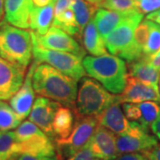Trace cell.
I'll return each mask as SVG.
<instances>
[{"instance_id": "2", "label": "cell", "mask_w": 160, "mask_h": 160, "mask_svg": "<svg viewBox=\"0 0 160 160\" xmlns=\"http://www.w3.org/2000/svg\"><path fill=\"white\" fill-rule=\"evenodd\" d=\"M86 74L97 80L112 93L124 91L127 78L126 62L114 54L105 53L100 56H86L83 60Z\"/></svg>"}, {"instance_id": "27", "label": "cell", "mask_w": 160, "mask_h": 160, "mask_svg": "<svg viewBox=\"0 0 160 160\" xmlns=\"http://www.w3.org/2000/svg\"><path fill=\"white\" fill-rule=\"evenodd\" d=\"M141 111V118L139 123L145 128H149L160 114V105L158 102L147 101L137 103Z\"/></svg>"}, {"instance_id": "26", "label": "cell", "mask_w": 160, "mask_h": 160, "mask_svg": "<svg viewBox=\"0 0 160 160\" xmlns=\"http://www.w3.org/2000/svg\"><path fill=\"white\" fill-rule=\"evenodd\" d=\"M16 157L14 132L0 131V160H11Z\"/></svg>"}, {"instance_id": "37", "label": "cell", "mask_w": 160, "mask_h": 160, "mask_svg": "<svg viewBox=\"0 0 160 160\" xmlns=\"http://www.w3.org/2000/svg\"><path fill=\"white\" fill-rule=\"evenodd\" d=\"M150 128L153 132V133L157 136V138L160 140V114L158 117V118L152 123V125L150 126Z\"/></svg>"}, {"instance_id": "41", "label": "cell", "mask_w": 160, "mask_h": 160, "mask_svg": "<svg viewBox=\"0 0 160 160\" xmlns=\"http://www.w3.org/2000/svg\"><path fill=\"white\" fill-rule=\"evenodd\" d=\"M158 88H159V92H160V83H159V87H158Z\"/></svg>"}, {"instance_id": "7", "label": "cell", "mask_w": 160, "mask_h": 160, "mask_svg": "<svg viewBox=\"0 0 160 160\" xmlns=\"http://www.w3.org/2000/svg\"><path fill=\"white\" fill-rule=\"evenodd\" d=\"M99 125L97 117L77 116L75 126L69 136L65 139H56L55 142L61 157H71L89 142Z\"/></svg>"}, {"instance_id": "5", "label": "cell", "mask_w": 160, "mask_h": 160, "mask_svg": "<svg viewBox=\"0 0 160 160\" xmlns=\"http://www.w3.org/2000/svg\"><path fill=\"white\" fill-rule=\"evenodd\" d=\"M18 155L55 156V147L51 138L30 120L24 121L14 131Z\"/></svg>"}, {"instance_id": "8", "label": "cell", "mask_w": 160, "mask_h": 160, "mask_svg": "<svg viewBox=\"0 0 160 160\" xmlns=\"http://www.w3.org/2000/svg\"><path fill=\"white\" fill-rule=\"evenodd\" d=\"M143 19V13L139 10L129 12L121 22L105 38L108 51L121 57L131 46L134 31Z\"/></svg>"}, {"instance_id": "21", "label": "cell", "mask_w": 160, "mask_h": 160, "mask_svg": "<svg viewBox=\"0 0 160 160\" xmlns=\"http://www.w3.org/2000/svg\"><path fill=\"white\" fill-rule=\"evenodd\" d=\"M127 12L111 11L104 8H99L94 16V23L96 25L98 31L105 39L106 37L121 22V21L126 17Z\"/></svg>"}, {"instance_id": "14", "label": "cell", "mask_w": 160, "mask_h": 160, "mask_svg": "<svg viewBox=\"0 0 160 160\" xmlns=\"http://www.w3.org/2000/svg\"><path fill=\"white\" fill-rule=\"evenodd\" d=\"M62 104L49 98L40 96L33 103L29 118L45 132L50 138L54 136L52 131V121L55 112Z\"/></svg>"}, {"instance_id": "34", "label": "cell", "mask_w": 160, "mask_h": 160, "mask_svg": "<svg viewBox=\"0 0 160 160\" xmlns=\"http://www.w3.org/2000/svg\"><path fill=\"white\" fill-rule=\"evenodd\" d=\"M116 160H149L147 154H141L138 152L134 153H125L118 156Z\"/></svg>"}, {"instance_id": "20", "label": "cell", "mask_w": 160, "mask_h": 160, "mask_svg": "<svg viewBox=\"0 0 160 160\" xmlns=\"http://www.w3.org/2000/svg\"><path fill=\"white\" fill-rule=\"evenodd\" d=\"M83 45L87 52L93 56H100L107 53L105 40L98 31L93 19L90 20L82 34Z\"/></svg>"}, {"instance_id": "44", "label": "cell", "mask_w": 160, "mask_h": 160, "mask_svg": "<svg viewBox=\"0 0 160 160\" xmlns=\"http://www.w3.org/2000/svg\"><path fill=\"white\" fill-rule=\"evenodd\" d=\"M11 160H14V158H12V159H11Z\"/></svg>"}, {"instance_id": "25", "label": "cell", "mask_w": 160, "mask_h": 160, "mask_svg": "<svg viewBox=\"0 0 160 160\" xmlns=\"http://www.w3.org/2000/svg\"><path fill=\"white\" fill-rule=\"evenodd\" d=\"M22 119L9 104L0 100V131H10L17 128Z\"/></svg>"}, {"instance_id": "6", "label": "cell", "mask_w": 160, "mask_h": 160, "mask_svg": "<svg viewBox=\"0 0 160 160\" xmlns=\"http://www.w3.org/2000/svg\"><path fill=\"white\" fill-rule=\"evenodd\" d=\"M33 57L39 63H47L61 72L78 81L86 75L84 68V57L68 52L51 50L33 44Z\"/></svg>"}, {"instance_id": "23", "label": "cell", "mask_w": 160, "mask_h": 160, "mask_svg": "<svg viewBox=\"0 0 160 160\" xmlns=\"http://www.w3.org/2000/svg\"><path fill=\"white\" fill-rule=\"evenodd\" d=\"M53 2L43 7L34 6L30 17V29L39 35H45L48 31L53 20Z\"/></svg>"}, {"instance_id": "13", "label": "cell", "mask_w": 160, "mask_h": 160, "mask_svg": "<svg viewBox=\"0 0 160 160\" xmlns=\"http://www.w3.org/2000/svg\"><path fill=\"white\" fill-rule=\"evenodd\" d=\"M147 101L160 102L159 89L127 75L126 87L121 94L118 95V102L119 103H140Z\"/></svg>"}, {"instance_id": "17", "label": "cell", "mask_w": 160, "mask_h": 160, "mask_svg": "<svg viewBox=\"0 0 160 160\" xmlns=\"http://www.w3.org/2000/svg\"><path fill=\"white\" fill-rule=\"evenodd\" d=\"M99 125L113 132L115 134L126 133L130 128V121L120 108V103L115 102L97 116Z\"/></svg>"}, {"instance_id": "36", "label": "cell", "mask_w": 160, "mask_h": 160, "mask_svg": "<svg viewBox=\"0 0 160 160\" xmlns=\"http://www.w3.org/2000/svg\"><path fill=\"white\" fill-rule=\"evenodd\" d=\"M149 160H160V145L156 146L155 148L147 152Z\"/></svg>"}, {"instance_id": "3", "label": "cell", "mask_w": 160, "mask_h": 160, "mask_svg": "<svg viewBox=\"0 0 160 160\" xmlns=\"http://www.w3.org/2000/svg\"><path fill=\"white\" fill-rule=\"evenodd\" d=\"M31 32L12 26L6 21L0 23V56L27 69L32 59Z\"/></svg>"}, {"instance_id": "22", "label": "cell", "mask_w": 160, "mask_h": 160, "mask_svg": "<svg viewBox=\"0 0 160 160\" xmlns=\"http://www.w3.org/2000/svg\"><path fill=\"white\" fill-rule=\"evenodd\" d=\"M74 116L71 108L60 106L55 112L52 121V131L56 139H65L69 136L73 129Z\"/></svg>"}, {"instance_id": "32", "label": "cell", "mask_w": 160, "mask_h": 160, "mask_svg": "<svg viewBox=\"0 0 160 160\" xmlns=\"http://www.w3.org/2000/svg\"><path fill=\"white\" fill-rule=\"evenodd\" d=\"M69 160H93V156L92 154L88 142L77 153L69 157Z\"/></svg>"}, {"instance_id": "19", "label": "cell", "mask_w": 160, "mask_h": 160, "mask_svg": "<svg viewBox=\"0 0 160 160\" xmlns=\"http://www.w3.org/2000/svg\"><path fill=\"white\" fill-rule=\"evenodd\" d=\"M128 74L147 85L159 89L160 70L154 68L144 58L130 62Z\"/></svg>"}, {"instance_id": "42", "label": "cell", "mask_w": 160, "mask_h": 160, "mask_svg": "<svg viewBox=\"0 0 160 160\" xmlns=\"http://www.w3.org/2000/svg\"><path fill=\"white\" fill-rule=\"evenodd\" d=\"M93 160H101V159H99V158H96V159H93Z\"/></svg>"}, {"instance_id": "24", "label": "cell", "mask_w": 160, "mask_h": 160, "mask_svg": "<svg viewBox=\"0 0 160 160\" xmlns=\"http://www.w3.org/2000/svg\"><path fill=\"white\" fill-rule=\"evenodd\" d=\"M70 8L74 12L76 21L82 35L87 23L92 19L94 12H97L99 7L97 5L92 4L87 0H70Z\"/></svg>"}, {"instance_id": "11", "label": "cell", "mask_w": 160, "mask_h": 160, "mask_svg": "<svg viewBox=\"0 0 160 160\" xmlns=\"http://www.w3.org/2000/svg\"><path fill=\"white\" fill-rule=\"evenodd\" d=\"M26 68L0 56V100H10L22 86Z\"/></svg>"}, {"instance_id": "10", "label": "cell", "mask_w": 160, "mask_h": 160, "mask_svg": "<svg viewBox=\"0 0 160 160\" xmlns=\"http://www.w3.org/2000/svg\"><path fill=\"white\" fill-rule=\"evenodd\" d=\"M30 32L33 44L39 45L46 49L68 52L84 58L86 56L85 50L80 46L74 38L59 27L52 25L45 35L38 34L35 31Z\"/></svg>"}, {"instance_id": "1", "label": "cell", "mask_w": 160, "mask_h": 160, "mask_svg": "<svg viewBox=\"0 0 160 160\" xmlns=\"http://www.w3.org/2000/svg\"><path fill=\"white\" fill-rule=\"evenodd\" d=\"M35 92L75 109L77 98V80L64 74L47 63H39L33 73Z\"/></svg>"}, {"instance_id": "12", "label": "cell", "mask_w": 160, "mask_h": 160, "mask_svg": "<svg viewBox=\"0 0 160 160\" xmlns=\"http://www.w3.org/2000/svg\"><path fill=\"white\" fill-rule=\"evenodd\" d=\"M89 147L93 158L101 160H116L118 157L117 148V136L113 132L99 126L90 138Z\"/></svg>"}, {"instance_id": "31", "label": "cell", "mask_w": 160, "mask_h": 160, "mask_svg": "<svg viewBox=\"0 0 160 160\" xmlns=\"http://www.w3.org/2000/svg\"><path fill=\"white\" fill-rule=\"evenodd\" d=\"M137 4L139 10L143 14L160 9V0H139Z\"/></svg>"}, {"instance_id": "39", "label": "cell", "mask_w": 160, "mask_h": 160, "mask_svg": "<svg viewBox=\"0 0 160 160\" xmlns=\"http://www.w3.org/2000/svg\"><path fill=\"white\" fill-rule=\"evenodd\" d=\"M5 18V0H0V23Z\"/></svg>"}, {"instance_id": "38", "label": "cell", "mask_w": 160, "mask_h": 160, "mask_svg": "<svg viewBox=\"0 0 160 160\" xmlns=\"http://www.w3.org/2000/svg\"><path fill=\"white\" fill-rule=\"evenodd\" d=\"M146 19L150 20L152 22H155L156 23H158V25H160V9L152 12L150 13H148V15L146 16Z\"/></svg>"}, {"instance_id": "35", "label": "cell", "mask_w": 160, "mask_h": 160, "mask_svg": "<svg viewBox=\"0 0 160 160\" xmlns=\"http://www.w3.org/2000/svg\"><path fill=\"white\" fill-rule=\"evenodd\" d=\"M144 59H145V58H144ZM146 60H147L154 68L160 70V48L159 50L156 53H154L152 56L147 58Z\"/></svg>"}, {"instance_id": "43", "label": "cell", "mask_w": 160, "mask_h": 160, "mask_svg": "<svg viewBox=\"0 0 160 160\" xmlns=\"http://www.w3.org/2000/svg\"><path fill=\"white\" fill-rule=\"evenodd\" d=\"M134 1H136V2H138V1H139V0H134Z\"/></svg>"}, {"instance_id": "16", "label": "cell", "mask_w": 160, "mask_h": 160, "mask_svg": "<svg viewBox=\"0 0 160 160\" xmlns=\"http://www.w3.org/2000/svg\"><path fill=\"white\" fill-rule=\"evenodd\" d=\"M32 0H5V21L21 29L30 27Z\"/></svg>"}, {"instance_id": "4", "label": "cell", "mask_w": 160, "mask_h": 160, "mask_svg": "<svg viewBox=\"0 0 160 160\" xmlns=\"http://www.w3.org/2000/svg\"><path fill=\"white\" fill-rule=\"evenodd\" d=\"M115 102L118 95L109 93L98 81L85 77L81 78L74 110L78 116L97 117Z\"/></svg>"}, {"instance_id": "33", "label": "cell", "mask_w": 160, "mask_h": 160, "mask_svg": "<svg viewBox=\"0 0 160 160\" xmlns=\"http://www.w3.org/2000/svg\"><path fill=\"white\" fill-rule=\"evenodd\" d=\"M14 160H60L58 156H38V155L21 154L18 155Z\"/></svg>"}, {"instance_id": "30", "label": "cell", "mask_w": 160, "mask_h": 160, "mask_svg": "<svg viewBox=\"0 0 160 160\" xmlns=\"http://www.w3.org/2000/svg\"><path fill=\"white\" fill-rule=\"evenodd\" d=\"M123 111L130 121H140L141 118V111L138 107L137 103H124L123 104Z\"/></svg>"}, {"instance_id": "15", "label": "cell", "mask_w": 160, "mask_h": 160, "mask_svg": "<svg viewBox=\"0 0 160 160\" xmlns=\"http://www.w3.org/2000/svg\"><path fill=\"white\" fill-rule=\"evenodd\" d=\"M38 64L39 62L34 60L25 77L22 86L10 99V106L22 120L29 116L34 103L35 90L32 78Z\"/></svg>"}, {"instance_id": "29", "label": "cell", "mask_w": 160, "mask_h": 160, "mask_svg": "<svg viewBox=\"0 0 160 160\" xmlns=\"http://www.w3.org/2000/svg\"><path fill=\"white\" fill-rule=\"evenodd\" d=\"M98 6L99 8H104L121 12L139 10L137 2L134 0H103Z\"/></svg>"}, {"instance_id": "9", "label": "cell", "mask_w": 160, "mask_h": 160, "mask_svg": "<svg viewBox=\"0 0 160 160\" xmlns=\"http://www.w3.org/2000/svg\"><path fill=\"white\" fill-rule=\"evenodd\" d=\"M157 145V138L150 135L148 129L137 121H130L128 132L117 136V148L119 154L134 152L147 153Z\"/></svg>"}, {"instance_id": "40", "label": "cell", "mask_w": 160, "mask_h": 160, "mask_svg": "<svg viewBox=\"0 0 160 160\" xmlns=\"http://www.w3.org/2000/svg\"><path fill=\"white\" fill-rule=\"evenodd\" d=\"M88 2H90V3H92V4H94V5H97V6H99V4L100 3H102L103 0H87ZM99 7V6H98Z\"/></svg>"}, {"instance_id": "18", "label": "cell", "mask_w": 160, "mask_h": 160, "mask_svg": "<svg viewBox=\"0 0 160 160\" xmlns=\"http://www.w3.org/2000/svg\"><path fill=\"white\" fill-rule=\"evenodd\" d=\"M149 33V20L145 19L141 22L134 31L131 46L125 52L120 58L127 62H132L143 58V49L146 45Z\"/></svg>"}, {"instance_id": "28", "label": "cell", "mask_w": 160, "mask_h": 160, "mask_svg": "<svg viewBox=\"0 0 160 160\" xmlns=\"http://www.w3.org/2000/svg\"><path fill=\"white\" fill-rule=\"evenodd\" d=\"M160 48V25L149 20V33L143 49V58L152 56Z\"/></svg>"}, {"instance_id": "45", "label": "cell", "mask_w": 160, "mask_h": 160, "mask_svg": "<svg viewBox=\"0 0 160 160\" xmlns=\"http://www.w3.org/2000/svg\"><path fill=\"white\" fill-rule=\"evenodd\" d=\"M159 83H160V78H159Z\"/></svg>"}]
</instances>
